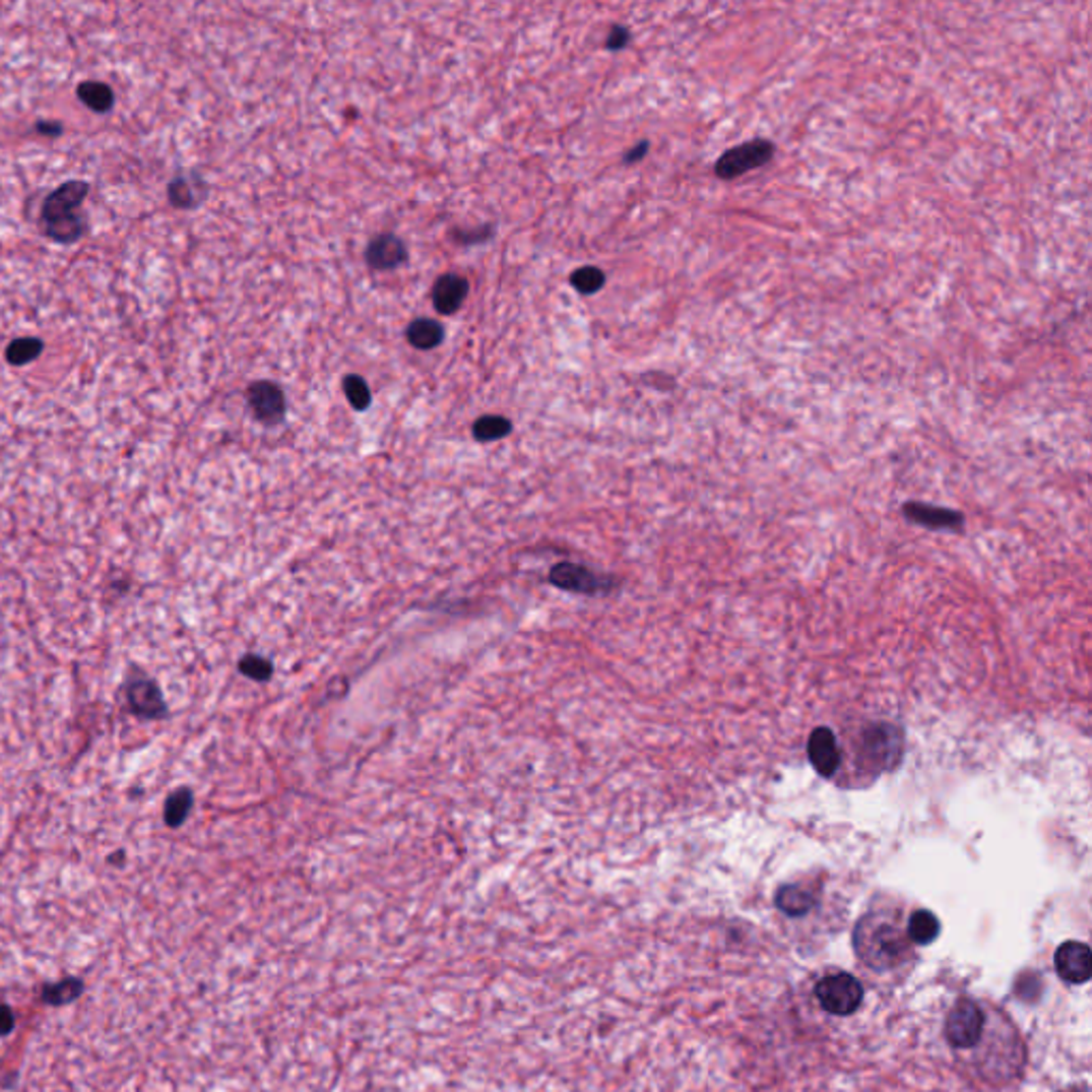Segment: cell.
I'll use <instances>...</instances> for the list:
<instances>
[{
	"label": "cell",
	"instance_id": "obj_1",
	"mask_svg": "<svg viewBox=\"0 0 1092 1092\" xmlns=\"http://www.w3.org/2000/svg\"><path fill=\"white\" fill-rule=\"evenodd\" d=\"M854 949L858 958L877 973L903 967L914 956L907 929L883 914H867L856 924Z\"/></svg>",
	"mask_w": 1092,
	"mask_h": 1092
},
{
	"label": "cell",
	"instance_id": "obj_2",
	"mask_svg": "<svg viewBox=\"0 0 1092 1092\" xmlns=\"http://www.w3.org/2000/svg\"><path fill=\"white\" fill-rule=\"evenodd\" d=\"M88 184L73 179V182L60 184L54 192H49L43 201L41 225L43 233L56 243H75L80 241L86 225L80 214V205L88 195Z\"/></svg>",
	"mask_w": 1092,
	"mask_h": 1092
},
{
	"label": "cell",
	"instance_id": "obj_3",
	"mask_svg": "<svg viewBox=\"0 0 1092 1092\" xmlns=\"http://www.w3.org/2000/svg\"><path fill=\"white\" fill-rule=\"evenodd\" d=\"M903 732L890 724L868 726L860 740V757L872 773H885L901 764L903 757Z\"/></svg>",
	"mask_w": 1092,
	"mask_h": 1092
},
{
	"label": "cell",
	"instance_id": "obj_4",
	"mask_svg": "<svg viewBox=\"0 0 1092 1092\" xmlns=\"http://www.w3.org/2000/svg\"><path fill=\"white\" fill-rule=\"evenodd\" d=\"M988 1009L973 998H958L945 1018V1039L958 1052H971L986 1029Z\"/></svg>",
	"mask_w": 1092,
	"mask_h": 1092
},
{
	"label": "cell",
	"instance_id": "obj_5",
	"mask_svg": "<svg viewBox=\"0 0 1092 1092\" xmlns=\"http://www.w3.org/2000/svg\"><path fill=\"white\" fill-rule=\"evenodd\" d=\"M122 698L126 711L139 719H146V722H157V719H164L169 715L159 683L144 671H139V668L126 674Z\"/></svg>",
	"mask_w": 1092,
	"mask_h": 1092
},
{
	"label": "cell",
	"instance_id": "obj_6",
	"mask_svg": "<svg viewBox=\"0 0 1092 1092\" xmlns=\"http://www.w3.org/2000/svg\"><path fill=\"white\" fill-rule=\"evenodd\" d=\"M815 998L832 1016H852L863 1005L865 988L850 973H834L817 982Z\"/></svg>",
	"mask_w": 1092,
	"mask_h": 1092
},
{
	"label": "cell",
	"instance_id": "obj_7",
	"mask_svg": "<svg viewBox=\"0 0 1092 1092\" xmlns=\"http://www.w3.org/2000/svg\"><path fill=\"white\" fill-rule=\"evenodd\" d=\"M775 157V144L768 139H753L747 144L730 148L715 162V175L722 179H735L753 169H760Z\"/></svg>",
	"mask_w": 1092,
	"mask_h": 1092
},
{
	"label": "cell",
	"instance_id": "obj_8",
	"mask_svg": "<svg viewBox=\"0 0 1092 1092\" xmlns=\"http://www.w3.org/2000/svg\"><path fill=\"white\" fill-rule=\"evenodd\" d=\"M248 404L254 418L263 422V425H280L287 417V397L282 393L278 384L269 380H259L248 387L246 391Z\"/></svg>",
	"mask_w": 1092,
	"mask_h": 1092
},
{
	"label": "cell",
	"instance_id": "obj_9",
	"mask_svg": "<svg viewBox=\"0 0 1092 1092\" xmlns=\"http://www.w3.org/2000/svg\"><path fill=\"white\" fill-rule=\"evenodd\" d=\"M1055 969L1059 978L1067 984H1086L1092 975L1090 947L1080 941L1062 943L1055 954Z\"/></svg>",
	"mask_w": 1092,
	"mask_h": 1092
},
{
	"label": "cell",
	"instance_id": "obj_10",
	"mask_svg": "<svg viewBox=\"0 0 1092 1092\" xmlns=\"http://www.w3.org/2000/svg\"><path fill=\"white\" fill-rule=\"evenodd\" d=\"M548 581L552 585H557L559 589L576 591V594H600V591H604L609 587L604 578H600L591 570H587L585 565L570 563V561L557 563L555 568L550 570Z\"/></svg>",
	"mask_w": 1092,
	"mask_h": 1092
},
{
	"label": "cell",
	"instance_id": "obj_11",
	"mask_svg": "<svg viewBox=\"0 0 1092 1092\" xmlns=\"http://www.w3.org/2000/svg\"><path fill=\"white\" fill-rule=\"evenodd\" d=\"M808 760H811L815 773L830 779L841 764V751L837 737L830 728H815L808 739Z\"/></svg>",
	"mask_w": 1092,
	"mask_h": 1092
},
{
	"label": "cell",
	"instance_id": "obj_12",
	"mask_svg": "<svg viewBox=\"0 0 1092 1092\" xmlns=\"http://www.w3.org/2000/svg\"><path fill=\"white\" fill-rule=\"evenodd\" d=\"M408 259V248L404 239H400L397 235H376L374 239L369 241V246L365 248V261L371 269H378V272H387V269H397L400 265H404Z\"/></svg>",
	"mask_w": 1092,
	"mask_h": 1092
},
{
	"label": "cell",
	"instance_id": "obj_13",
	"mask_svg": "<svg viewBox=\"0 0 1092 1092\" xmlns=\"http://www.w3.org/2000/svg\"><path fill=\"white\" fill-rule=\"evenodd\" d=\"M903 512L909 521L924 525V528H931V530H960L962 525H965V517L952 508L909 502L905 504Z\"/></svg>",
	"mask_w": 1092,
	"mask_h": 1092
},
{
	"label": "cell",
	"instance_id": "obj_14",
	"mask_svg": "<svg viewBox=\"0 0 1092 1092\" xmlns=\"http://www.w3.org/2000/svg\"><path fill=\"white\" fill-rule=\"evenodd\" d=\"M468 280L461 278L457 274H444L442 278L435 280L433 285V305L435 310L440 314L448 316V314H455L461 305H464L466 297H468Z\"/></svg>",
	"mask_w": 1092,
	"mask_h": 1092
},
{
	"label": "cell",
	"instance_id": "obj_15",
	"mask_svg": "<svg viewBox=\"0 0 1092 1092\" xmlns=\"http://www.w3.org/2000/svg\"><path fill=\"white\" fill-rule=\"evenodd\" d=\"M817 903V898L813 892H808L803 885H781L777 890L775 896V905L779 907V911L783 914L790 916V918H803L806 916L808 911H811Z\"/></svg>",
	"mask_w": 1092,
	"mask_h": 1092
},
{
	"label": "cell",
	"instance_id": "obj_16",
	"mask_svg": "<svg viewBox=\"0 0 1092 1092\" xmlns=\"http://www.w3.org/2000/svg\"><path fill=\"white\" fill-rule=\"evenodd\" d=\"M941 932V924L929 909H918L911 914L907 924V936L916 945H931Z\"/></svg>",
	"mask_w": 1092,
	"mask_h": 1092
},
{
	"label": "cell",
	"instance_id": "obj_17",
	"mask_svg": "<svg viewBox=\"0 0 1092 1092\" xmlns=\"http://www.w3.org/2000/svg\"><path fill=\"white\" fill-rule=\"evenodd\" d=\"M444 340V327L433 318H418L408 327V342L418 351H431Z\"/></svg>",
	"mask_w": 1092,
	"mask_h": 1092
},
{
	"label": "cell",
	"instance_id": "obj_18",
	"mask_svg": "<svg viewBox=\"0 0 1092 1092\" xmlns=\"http://www.w3.org/2000/svg\"><path fill=\"white\" fill-rule=\"evenodd\" d=\"M77 98H80L84 105L95 113L111 111L115 102L113 90L102 82H82L77 86Z\"/></svg>",
	"mask_w": 1092,
	"mask_h": 1092
},
{
	"label": "cell",
	"instance_id": "obj_19",
	"mask_svg": "<svg viewBox=\"0 0 1092 1092\" xmlns=\"http://www.w3.org/2000/svg\"><path fill=\"white\" fill-rule=\"evenodd\" d=\"M192 803H195V796H192L190 788H177L171 792L164 801V824L169 828L182 826L190 815Z\"/></svg>",
	"mask_w": 1092,
	"mask_h": 1092
},
{
	"label": "cell",
	"instance_id": "obj_20",
	"mask_svg": "<svg viewBox=\"0 0 1092 1092\" xmlns=\"http://www.w3.org/2000/svg\"><path fill=\"white\" fill-rule=\"evenodd\" d=\"M84 993V984L82 980L77 978H69V980H62L58 984H49L43 988V995L41 998L45 1000L47 1005H69L73 1003L75 998H80Z\"/></svg>",
	"mask_w": 1092,
	"mask_h": 1092
},
{
	"label": "cell",
	"instance_id": "obj_21",
	"mask_svg": "<svg viewBox=\"0 0 1092 1092\" xmlns=\"http://www.w3.org/2000/svg\"><path fill=\"white\" fill-rule=\"evenodd\" d=\"M512 431V422L499 415H486L474 422V438L479 442L502 440Z\"/></svg>",
	"mask_w": 1092,
	"mask_h": 1092
},
{
	"label": "cell",
	"instance_id": "obj_22",
	"mask_svg": "<svg viewBox=\"0 0 1092 1092\" xmlns=\"http://www.w3.org/2000/svg\"><path fill=\"white\" fill-rule=\"evenodd\" d=\"M41 353H43V342L41 340H38V338H20V340L9 344V349H7L5 354H7V361L11 365L22 367V365L32 363L34 358L41 356Z\"/></svg>",
	"mask_w": 1092,
	"mask_h": 1092
},
{
	"label": "cell",
	"instance_id": "obj_23",
	"mask_svg": "<svg viewBox=\"0 0 1092 1092\" xmlns=\"http://www.w3.org/2000/svg\"><path fill=\"white\" fill-rule=\"evenodd\" d=\"M169 201L179 210H188L197 208L201 195H197V188L188 177H177L169 184Z\"/></svg>",
	"mask_w": 1092,
	"mask_h": 1092
},
{
	"label": "cell",
	"instance_id": "obj_24",
	"mask_svg": "<svg viewBox=\"0 0 1092 1092\" xmlns=\"http://www.w3.org/2000/svg\"><path fill=\"white\" fill-rule=\"evenodd\" d=\"M570 282H572V287L581 294H594L604 287L607 276H604V272L598 267H581L572 274Z\"/></svg>",
	"mask_w": 1092,
	"mask_h": 1092
},
{
	"label": "cell",
	"instance_id": "obj_25",
	"mask_svg": "<svg viewBox=\"0 0 1092 1092\" xmlns=\"http://www.w3.org/2000/svg\"><path fill=\"white\" fill-rule=\"evenodd\" d=\"M344 393L349 397V402L353 404L354 410H365L371 404V393L367 382L356 374L344 378Z\"/></svg>",
	"mask_w": 1092,
	"mask_h": 1092
},
{
	"label": "cell",
	"instance_id": "obj_26",
	"mask_svg": "<svg viewBox=\"0 0 1092 1092\" xmlns=\"http://www.w3.org/2000/svg\"><path fill=\"white\" fill-rule=\"evenodd\" d=\"M239 671H241V674H246L248 678L267 680V678H272V674H274V666H272V662L259 658V655H243L241 662H239Z\"/></svg>",
	"mask_w": 1092,
	"mask_h": 1092
},
{
	"label": "cell",
	"instance_id": "obj_27",
	"mask_svg": "<svg viewBox=\"0 0 1092 1092\" xmlns=\"http://www.w3.org/2000/svg\"><path fill=\"white\" fill-rule=\"evenodd\" d=\"M627 43H629V31L623 29V26H614V29H612L610 34H609L607 47L612 49V51H616V49H623Z\"/></svg>",
	"mask_w": 1092,
	"mask_h": 1092
},
{
	"label": "cell",
	"instance_id": "obj_28",
	"mask_svg": "<svg viewBox=\"0 0 1092 1092\" xmlns=\"http://www.w3.org/2000/svg\"><path fill=\"white\" fill-rule=\"evenodd\" d=\"M13 1029H16V1016L7 1005H0V1037L9 1035Z\"/></svg>",
	"mask_w": 1092,
	"mask_h": 1092
},
{
	"label": "cell",
	"instance_id": "obj_29",
	"mask_svg": "<svg viewBox=\"0 0 1092 1092\" xmlns=\"http://www.w3.org/2000/svg\"><path fill=\"white\" fill-rule=\"evenodd\" d=\"M34 128H36V133H41L45 137H58L64 131V126L60 122H54V120H41V122H36Z\"/></svg>",
	"mask_w": 1092,
	"mask_h": 1092
},
{
	"label": "cell",
	"instance_id": "obj_30",
	"mask_svg": "<svg viewBox=\"0 0 1092 1092\" xmlns=\"http://www.w3.org/2000/svg\"><path fill=\"white\" fill-rule=\"evenodd\" d=\"M647 150H649V141H640V144H638L634 150H629V152L625 154V159H623V161H625V162H638L640 159H645Z\"/></svg>",
	"mask_w": 1092,
	"mask_h": 1092
},
{
	"label": "cell",
	"instance_id": "obj_31",
	"mask_svg": "<svg viewBox=\"0 0 1092 1092\" xmlns=\"http://www.w3.org/2000/svg\"><path fill=\"white\" fill-rule=\"evenodd\" d=\"M111 589H113L118 596H124L126 591L131 589V581H113V583H111Z\"/></svg>",
	"mask_w": 1092,
	"mask_h": 1092
},
{
	"label": "cell",
	"instance_id": "obj_32",
	"mask_svg": "<svg viewBox=\"0 0 1092 1092\" xmlns=\"http://www.w3.org/2000/svg\"><path fill=\"white\" fill-rule=\"evenodd\" d=\"M1062 1092H1084L1082 1088H1069V1090H1062Z\"/></svg>",
	"mask_w": 1092,
	"mask_h": 1092
}]
</instances>
